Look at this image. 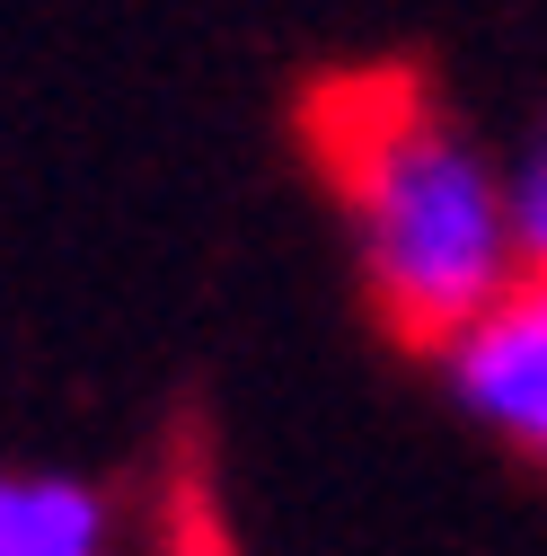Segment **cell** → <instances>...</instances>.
Wrapping results in <instances>:
<instances>
[{
  "label": "cell",
  "mask_w": 547,
  "mask_h": 556,
  "mask_svg": "<svg viewBox=\"0 0 547 556\" xmlns=\"http://www.w3.org/2000/svg\"><path fill=\"white\" fill-rule=\"evenodd\" d=\"M318 160L335 186L362 301L389 336L433 354L530 274L504 151L433 89L354 80L345 98L318 106Z\"/></svg>",
  "instance_id": "1"
},
{
  "label": "cell",
  "mask_w": 547,
  "mask_h": 556,
  "mask_svg": "<svg viewBox=\"0 0 547 556\" xmlns=\"http://www.w3.org/2000/svg\"><path fill=\"white\" fill-rule=\"evenodd\" d=\"M433 380L468 433L547 468V274H521L495 309H476L459 336H442Z\"/></svg>",
  "instance_id": "2"
},
{
  "label": "cell",
  "mask_w": 547,
  "mask_h": 556,
  "mask_svg": "<svg viewBox=\"0 0 547 556\" xmlns=\"http://www.w3.org/2000/svg\"><path fill=\"white\" fill-rule=\"evenodd\" d=\"M0 556H124L115 485L62 459H0Z\"/></svg>",
  "instance_id": "3"
},
{
  "label": "cell",
  "mask_w": 547,
  "mask_h": 556,
  "mask_svg": "<svg viewBox=\"0 0 547 556\" xmlns=\"http://www.w3.org/2000/svg\"><path fill=\"white\" fill-rule=\"evenodd\" d=\"M512 168V230H521V265L547 274V106L530 124V142L504 160Z\"/></svg>",
  "instance_id": "4"
}]
</instances>
